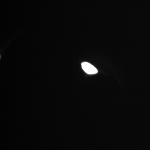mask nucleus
Listing matches in <instances>:
<instances>
[{
    "mask_svg": "<svg viewBox=\"0 0 150 150\" xmlns=\"http://www.w3.org/2000/svg\"><path fill=\"white\" fill-rule=\"evenodd\" d=\"M81 66L83 71L89 74H94L98 73L96 68L88 62H83L81 64Z\"/></svg>",
    "mask_w": 150,
    "mask_h": 150,
    "instance_id": "nucleus-1",
    "label": "nucleus"
}]
</instances>
